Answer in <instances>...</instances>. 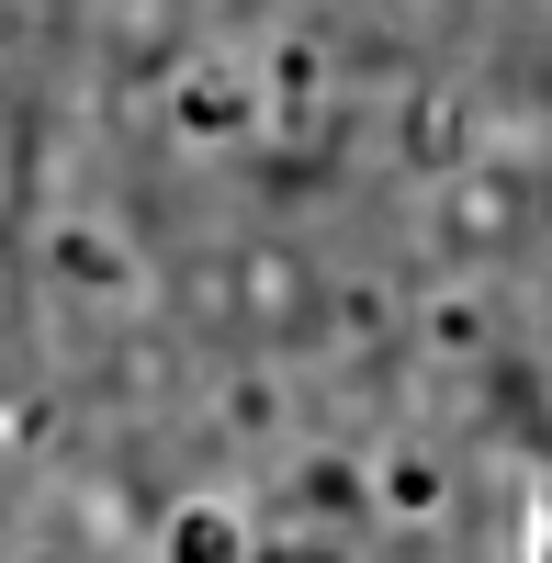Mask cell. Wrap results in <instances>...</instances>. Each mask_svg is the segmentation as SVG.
<instances>
[{
	"label": "cell",
	"mask_w": 552,
	"mask_h": 563,
	"mask_svg": "<svg viewBox=\"0 0 552 563\" xmlns=\"http://www.w3.org/2000/svg\"><path fill=\"white\" fill-rule=\"evenodd\" d=\"M530 563H552V496H541V530H530Z\"/></svg>",
	"instance_id": "6da1fadb"
}]
</instances>
